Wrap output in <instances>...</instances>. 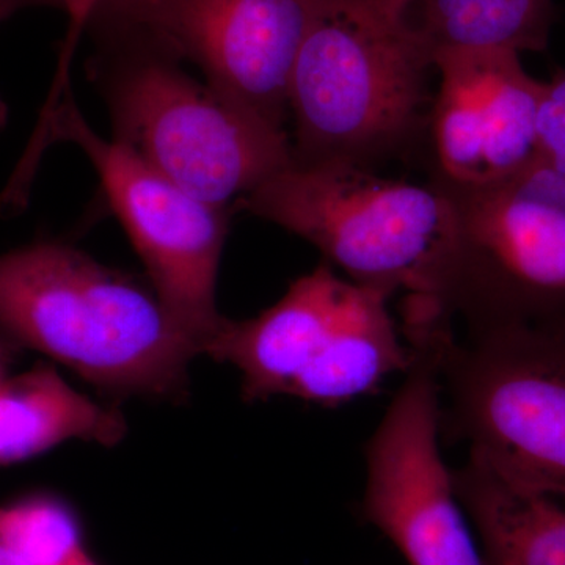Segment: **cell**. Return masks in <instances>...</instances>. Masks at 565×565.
I'll use <instances>...</instances> for the list:
<instances>
[{"label":"cell","instance_id":"cell-1","mask_svg":"<svg viewBox=\"0 0 565 565\" xmlns=\"http://www.w3.org/2000/svg\"><path fill=\"white\" fill-rule=\"evenodd\" d=\"M437 74L411 0H316L291 73L292 161L374 162L429 129Z\"/></svg>","mask_w":565,"mask_h":565},{"label":"cell","instance_id":"cell-2","mask_svg":"<svg viewBox=\"0 0 565 565\" xmlns=\"http://www.w3.org/2000/svg\"><path fill=\"white\" fill-rule=\"evenodd\" d=\"M0 329L114 392H180L199 343L152 289L68 245L0 255Z\"/></svg>","mask_w":565,"mask_h":565},{"label":"cell","instance_id":"cell-3","mask_svg":"<svg viewBox=\"0 0 565 565\" xmlns=\"http://www.w3.org/2000/svg\"><path fill=\"white\" fill-rule=\"evenodd\" d=\"M239 202L313 244L356 285L404 292V322L446 321L438 300L456 206L437 181L393 180L351 162L291 161Z\"/></svg>","mask_w":565,"mask_h":565},{"label":"cell","instance_id":"cell-4","mask_svg":"<svg viewBox=\"0 0 565 565\" xmlns=\"http://www.w3.org/2000/svg\"><path fill=\"white\" fill-rule=\"evenodd\" d=\"M102 32L92 74L114 141L203 202L225 207L292 161L289 132L237 106L139 35Z\"/></svg>","mask_w":565,"mask_h":565},{"label":"cell","instance_id":"cell-5","mask_svg":"<svg viewBox=\"0 0 565 565\" xmlns=\"http://www.w3.org/2000/svg\"><path fill=\"white\" fill-rule=\"evenodd\" d=\"M390 299L321 264L256 318L225 319L204 352L241 371L245 399L252 403L289 394L338 407L374 393L414 363Z\"/></svg>","mask_w":565,"mask_h":565},{"label":"cell","instance_id":"cell-6","mask_svg":"<svg viewBox=\"0 0 565 565\" xmlns=\"http://www.w3.org/2000/svg\"><path fill=\"white\" fill-rule=\"evenodd\" d=\"M441 427L511 484L565 501V319L455 333Z\"/></svg>","mask_w":565,"mask_h":565},{"label":"cell","instance_id":"cell-7","mask_svg":"<svg viewBox=\"0 0 565 565\" xmlns=\"http://www.w3.org/2000/svg\"><path fill=\"white\" fill-rule=\"evenodd\" d=\"M58 141L77 145L90 159L111 210L147 267L152 291L204 352L225 322L215 305L228 232L225 207L196 199L128 148L98 136L74 98L35 129L7 184L9 195L29 199L44 151Z\"/></svg>","mask_w":565,"mask_h":565},{"label":"cell","instance_id":"cell-8","mask_svg":"<svg viewBox=\"0 0 565 565\" xmlns=\"http://www.w3.org/2000/svg\"><path fill=\"white\" fill-rule=\"evenodd\" d=\"M445 189L456 239L444 318L462 319L467 332L565 319V177L539 158L484 188Z\"/></svg>","mask_w":565,"mask_h":565},{"label":"cell","instance_id":"cell-9","mask_svg":"<svg viewBox=\"0 0 565 565\" xmlns=\"http://www.w3.org/2000/svg\"><path fill=\"white\" fill-rule=\"evenodd\" d=\"M315 6L316 0H103L90 25L139 35L193 63L215 92L286 131L289 81Z\"/></svg>","mask_w":565,"mask_h":565},{"label":"cell","instance_id":"cell-10","mask_svg":"<svg viewBox=\"0 0 565 565\" xmlns=\"http://www.w3.org/2000/svg\"><path fill=\"white\" fill-rule=\"evenodd\" d=\"M408 345L414 363L364 448V520L411 565H484L440 452L441 343Z\"/></svg>","mask_w":565,"mask_h":565},{"label":"cell","instance_id":"cell-11","mask_svg":"<svg viewBox=\"0 0 565 565\" xmlns=\"http://www.w3.org/2000/svg\"><path fill=\"white\" fill-rule=\"evenodd\" d=\"M438 85L430 110L437 174L445 188L478 189L537 161V110L544 82L509 51L435 55Z\"/></svg>","mask_w":565,"mask_h":565},{"label":"cell","instance_id":"cell-12","mask_svg":"<svg viewBox=\"0 0 565 565\" xmlns=\"http://www.w3.org/2000/svg\"><path fill=\"white\" fill-rule=\"evenodd\" d=\"M452 476L484 565H565L561 500L511 484L471 457Z\"/></svg>","mask_w":565,"mask_h":565},{"label":"cell","instance_id":"cell-13","mask_svg":"<svg viewBox=\"0 0 565 565\" xmlns=\"http://www.w3.org/2000/svg\"><path fill=\"white\" fill-rule=\"evenodd\" d=\"M125 430L121 414L77 393L46 364L0 382V467L68 440L111 446Z\"/></svg>","mask_w":565,"mask_h":565},{"label":"cell","instance_id":"cell-14","mask_svg":"<svg viewBox=\"0 0 565 565\" xmlns=\"http://www.w3.org/2000/svg\"><path fill=\"white\" fill-rule=\"evenodd\" d=\"M435 55L452 51L544 52L556 21L553 0H411Z\"/></svg>","mask_w":565,"mask_h":565},{"label":"cell","instance_id":"cell-15","mask_svg":"<svg viewBox=\"0 0 565 565\" xmlns=\"http://www.w3.org/2000/svg\"><path fill=\"white\" fill-rule=\"evenodd\" d=\"M0 542L31 565H63L84 552L76 515L47 494L0 505Z\"/></svg>","mask_w":565,"mask_h":565},{"label":"cell","instance_id":"cell-16","mask_svg":"<svg viewBox=\"0 0 565 565\" xmlns=\"http://www.w3.org/2000/svg\"><path fill=\"white\" fill-rule=\"evenodd\" d=\"M102 3L103 0H0V24L10 20L18 11L32 9V7H50V9L63 11L68 17V33L63 41L57 73L52 82L50 96L40 111L39 125L46 121L61 104L73 96L70 87L71 58L79 43L81 33L90 25Z\"/></svg>","mask_w":565,"mask_h":565},{"label":"cell","instance_id":"cell-17","mask_svg":"<svg viewBox=\"0 0 565 565\" xmlns=\"http://www.w3.org/2000/svg\"><path fill=\"white\" fill-rule=\"evenodd\" d=\"M539 158L565 177V73L544 82L537 110Z\"/></svg>","mask_w":565,"mask_h":565},{"label":"cell","instance_id":"cell-18","mask_svg":"<svg viewBox=\"0 0 565 565\" xmlns=\"http://www.w3.org/2000/svg\"><path fill=\"white\" fill-rule=\"evenodd\" d=\"M0 565H31L28 561L22 559L18 553L9 548L3 542H0Z\"/></svg>","mask_w":565,"mask_h":565},{"label":"cell","instance_id":"cell-19","mask_svg":"<svg viewBox=\"0 0 565 565\" xmlns=\"http://www.w3.org/2000/svg\"><path fill=\"white\" fill-rule=\"evenodd\" d=\"M63 565H98L95 563V561L92 559L90 556H88V553L82 552L79 555L74 556L73 559H70L68 563H65Z\"/></svg>","mask_w":565,"mask_h":565},{"label":"cell","instance_id":"cell-20","mask_svg":"<svg viewBox=\"0 0 565 565\" xmlns=\"http://www.w3.org/2000/svg\"><path fill=\"white\" fill-rule=\"evenodd\" d=\"M7 118H9V109H7V104L3 103V99L0 98V129L7 125Z\"/></svg>","mask_w":565,"mask_h":565},{"label":"cell","instance_id":"cell-21","mask_svg":"<svg viewBox=\"0 0 565 565\" xmlns=\"http://www.w3.org/2000/svg\"><path fill=\"white\" fill-rule=\"evenodd\" d=\"M0 382H2V362H0Z\"/></svg>","mask_w":565,"mask_h":565}]
</instances>
